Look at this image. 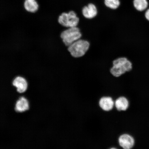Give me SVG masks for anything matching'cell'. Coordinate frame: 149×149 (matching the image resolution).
Listing matches in <instances>:
<instances>
[{
	"label": "cell",
	"mask_w": 149,
	"mask_h": 149,
	"mask_svg": "<svg viewBox=\"0 0 149 149\" xmlns=\"http://www.w3.org/2000/svg\"><path fill=\"white\" fill-rule=\"evenodd\" d=\"M145 16L146 19L149 22V8L145 10Z\"/></svg>",
	"instance_id": "obj_14"
},
{
	"label": "cell",
	"mask_w": 149,
	"mask_h": 149,
	"mask_svg": "<svg viewBox=\"0 0 149 149\" xmlns=\"http://www.w3.org/2000/svg\"><path fill=\"white\" fill-rule=\"evenodd\" d=\"M108 149H118V148H117L116 147H114V146H112L110 147V148H108Z\"/></svg>",
	"instance_id": "obj_15"
},
{
	"label": "cell",
	"mask_w": 149,
	"mask_h": 149,
	"mask_svg": "<svg viewBox=\"0 0 149 149\" xmlns=\"http://www.w3.org/2000/svg\"><path fill=\"white\" fill-rule=\"evenodd\" d=\"M24 6L26 11L32 13L37 12L39 8V5L36 0H25Z\"/></svg>",
	"instance_id": "obj_11"
},
{
	"label": "cell",
	"mask_w": 149,
	"mask_h": 149,
	"mask_svg": "<svg viewBox=\"0 0 149 149\" xmlns=\"http://www.w3.org/2000/svg\"><path fill=\"white\" fill-rule=\"evenodd\" d=\"M130 106V100L125 96H120L115 100V108L117 111H126L129 109Z\"/></svg>",
	"instance_id": "obj_9"
},
{
	"label": "cell",
	"mask_w": 149,
	"mask_h": 149,
	"mask_svg": "<svg viewBox=\"0 0 149 149\" xmlns=\"http://www.w3.org/2000/svg\"><path fill=\"white\" fill-rule=\"evenodd\" d=\"M90 47V43L88 40L81 38L68 47V50L72 57L79 58L84 56Z\"/></svg>",
	"instance_id": "obj_2"
},
{
	"label": "cell",
	"mask_w": 149,
	"mask_h": 149,
	"mask_svg": "<svg viewBox=\"0 0 149 149\" xmlns=\"http://www.w3.org/2000/svg\"><path fill=\"white\" fill-rule=\"evenodd\" d=\"M81 13L84 17L87 19H92L97 15V7L94 3H89L83 7Z\"/></svg>",
	"instance_id": "obj_8"
},
{
	"label": "cell",
	"mask_w": 149,
	"mask_h": 149,
	"mask_svg": "<svg viewBox=\"0 0 149 149\" xmlns=\"http://www.w3.org/2000/svg\"><path fill=\"white\" fill-rule=\"evenodd\" d=\"M80 22V18L77 13L73 10L64 12L58 17V22L65 29L77 27Z\"/></svg>",
	"instance_id": "obj_4"
},
{
	"label": "cell",
	"mask_w": 149,
	"mask_h": 149,
	"mask_svg": "<svg viewBox=\"0 0 149 149\" xmlns=\"http://www.w3.org/2000/svg\"><path fill=\"white\" fill-rule=\"evenodd\" d=\"M12 85L16 88L17 92L20 94L26 92L29 87L27 79L21 76L15 77L12 82Z\"/></svg>",
	"instance_id": "obj_7"
},
{
	"label": "cell",
	"mask_w": 149,
	"mask_h": 149,
	"mask_svg": "<svg viewBox=\"0 0 149 149\" xmlns=\"http://www.w3.org/2000/svg\"><path fill=\"white\" fill-rule=\"evenodd\" d=\"M31 82H33V81H31ZM29 83H30V82H29Z\"/></svg>",
	"instance_id": "obj_17"
},
{
	"label": "cell",
	"mask_w": 149,
	"mask_h": 149,
	"mask_svg": "<svg viewBox=\"0 0 149 149\" xmlns=\"http://www.w3.org/2000/svg\"><path fill=\"white\" fill-rule=\"evenodd\" d=\"M29 109L28 100L24 96L20 97L17 100L15 106V110L18 113H22L27 111Z\"/></svg>",
	"instance_id": "obj_10"
},
{
	"label": "cell",
	"mask_w": 149,
	"mask_h": 149,
	"mask_svg": "<svg viewBox=\"0 0 149 149\" xmlns=\"http://www.w3.org/2000/svg\"><path fill=\"white\" fill-rule=\"evenodd\" d=\"M105 6L111 10H116L120 5V0H104Z\"/></svg>",
	"instance_id": "obj_13"
},
{
	"label": "cell",
	"mask_w": 149,
	"mask_h": 149,
	"mask_svg": "<svg viewBox=\"0 0 149 149\" xmlns=\"http://www.w3.org/2000/svg\"><path fill=\"white\" fill-rule=\"evenodd\" d=\"M110 114H111V113H110ZM111 120H109V122H111Z\"/></svg>",
	"instance_id": "obj_16"
},
{
	"label": "cell",
	"mask_w": 149,
	"mask_h": 149,
	"mask_svg": "<svg viewBox=\"0 0 149 149\" xmlns=\"http://www.w3.org/2000/svg\"><path fill=\"white\" fill-rule=\"evenodd\" d=\"M98 105L102 111L109 112L114 109L115 100L111 96H102L99 100Z\"/></svg>",
	"instance_id": "obj_6"
},
{
	"label": "cell",
	"mask_w": 149,
	"mask_h": 149,
	"mask_svg": "<svg viewBox=\"0 0 149 149\" xmlns=\"http://www.w3.org/2000/svg\"><path fill=\"white\" fill-rule=\"evenodd\" d=\"M60 37L67 47L82 38V34L79 27L67 28L61 31Z\"/></svg>",
	"instance_id": "obj_3"
},
{
	"label": "cell",
	"mask_w": 149,
	"mask_h": 149,
	"mask_svg": "<svg viewBox=\"0 0 149 149\" xmlns=\"http://www.w3.org/2000/svg\"><path fill=\"white\" fill-rule=\"evenodd\" d=\"M133 68V64L127 58L120 57L113 61L110 72L114 77H118L130 71Z\"/></svg>",
	"instance_id": "obj_1"
},
{
	"label": "cell",
	"mask_w": 149,
	"mask_h": 149,
	"mask_svg": "<svg viewBox=\"0 0 149 149\" xmlns=\"http://www.w3.org/2000/svg\"><path fill=\"white\" fill-rule=\"evenodd\" d=\"M118 146L123 149H132L135 146V140L133 135L129 133H123L119 136Z\"/></svg>",
	"instance_id": "obj_5"
},
{
	"label": "cell",
	"mask_w": 149,
	"mask_h": 149,
	"mask_svg": "<svg viewBox=\"0 0 149 149\" xmlns=\"http://www.w3.org/2000/svg\"><path fill=\"white\" fill-rule=\"evenodd\" d=\"M133 5L136 10L142 12L148 8V0H133Z\"/></svg>",
	"instance_id": "obj_12"
}]
</instances>
